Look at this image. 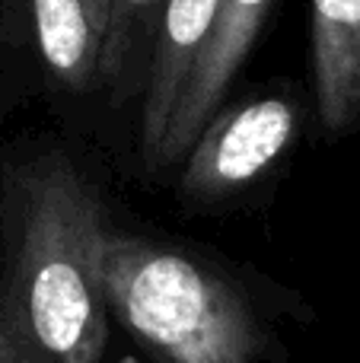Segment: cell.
<instances>
[{
	"mask_svg": "<svg viewBox=\"0 0 360 363\" xmlns=\"http://www.w3.org/2000/svg\"><path fill=\"white\" fill-rule=\"evenodd\" d=\"M0 217V284L29 341L51 363H102L108 306L93 245L108 220L96 188L64 153H38L6 172Z\"/></svg>",
	"mask_w": 360,
	"mask_h": 363,
	"instance_id": "obj_1",
	"label": "cell"
},
{
	"mask_svg": "<svg viewBox=\"0 0 360 363\" xmlns=\"http://www.w3.org/2000/svg\"><path fill=\"white\" fill-rule=\"evenodd\" d=\"M93 271L108 315L157 363H278L249 294L210 262L106 223Z\"/></svg>",
	"mask_w": 360,
	"mask_h": 363,
	"instance_id": "obj_2",
	"label": "cell"
},
{
	"mask_svg": "<svg viewBox=\"0 0 360 363\" xmlns=\"http://www.w3.org/2000/svg\"><path fill=\"white\" fill-rule=\"evenodd\" d=\"M297 134L300 106L287 93L252 96L220 108L182 157L179 198L189 207L227 204L278 166Z\"/></svg>",
	"mask_w": 360,
	"mask_h": 363,
	"instance_id": "obj_3",
	"label": "cell"
},
{
	"mask_svg": "<svg viewBox=\"0 0 360 363\" xmlns=\"http://www.w3.org/2000/svg\"><path fill=\"white\" fill-rule=\"evenodd\" d=\"M274 6H278V0H220L217 4V19L210 29L208 48H204L201 61H198L195 74L182 93V106H179L172 131L166 138L163 153H159L157 172L179 163L191 150L198 134L210 125V118L220 112L223 96L230 93L246 57L252 55Z\"/></svg>",
	"mask_w": 360,
	"mask_h": 363,
	"instance_id": "obj_4",
	"label": "cell"
},
{
	"mask_svg": "<svg viewBox=\"0 0 360 363\" xmlns=\"http://www.w3.org/2000/svg\"><path fill=\"white\" fill-rule=\"evenodd\" d=\"M217 4L220 0H166L163 19L153 35L140 108V157L150 172H157L159 153L182 106V93L208 48Z\"/></svg>",
	"mask_w": 360,
	"mask_h": 363,
	"instance_id": "obj_5",
	"label": "cell"
},
{
	"mask_svg": "<svg viewBox=\"0 0 360 363\" xmlns=\"http://www.w3.org/2000/svg\"><path fill=\"white\" fill-rule=\"evenodd\" d=\"M313 96L325 138L360 128V0H310Z\"/></svg>",
	"mask_w": 360,
	"mask_h": 363,
	"instance_id": "obj_6",
	"label": "cell"
},
{
	"mask_svg": "<svg viewBox=\"0 0 360 363\" xmlns=\"http://www.w3.org/2000/svg\"><path fill=\"white\" fill-rule=\"evenodd\" d=\"M35 45L48 74L64 89L86 93L102 86V45L86 0H29Z\"/></svg>",
	"mask_w": 360,
	"mask_h": 363,
	"instance_id": "obj_7",
	"label": "cell"
},
{
	"mask_svg": "<svg viewBox=\"0 0 360 363\" xmlns=\"http://www.w3.org/2000/svg\"><path fill=\"white\" fill-rule=\"evenodd\" d=\"M166 0H108L106 45H102V86L121 93L131 86L140 61L150 64L157 26Z\"/></svg>",
	"mask_w": 360,
	"mask_h": 363,
	"instance_id": "obj_8",
	"label": "cell"
},
{
	"mask_svg": "<svg viewBox=\"0 0 360 363\" xmlns=\"http://www.w3.org/2000/svg\"><path fill=\"white\" fill-rule=\"evenodd\" d=\"M0 363H51L29 341L26 328L19 325L16 313H13L10 300H6L4 284H0Z\"/></svg>",
	"mask_w": 360,
	"mask_h": 363,
	"instance_id": "obj_9",
	"label": "cell"
},
{
	"mask_svg": "<svg viewBox=\"0 0 360 363\" xmlns=\"http://www.w3.org/2000/svg\"><path fill=\"white\" fill-rule=\"evenodd\" d=\"M89 13H93L96 26L102 29V35H106V19H108V0H86Z\"/></svg>",
	"mask_w": 360,
	"mask_h": 363,
	"instance_id": "obj_10",
	"label": "cell"
},
{
	"mask_svg": "<svg viewBox=\"0 0 360 363\" xmlns=\"http://www.w3.org/2000/svg\"><path fill=\"white\" fill-rule=\"evenodd\" d=\"M118 363H144V360H140V357H121Z\"/></svg>",
	"mask_w": 360,
	"mask_h": 363,
	"instance_id": "obj_11",
	"label": "cell"
}]
</instances>
